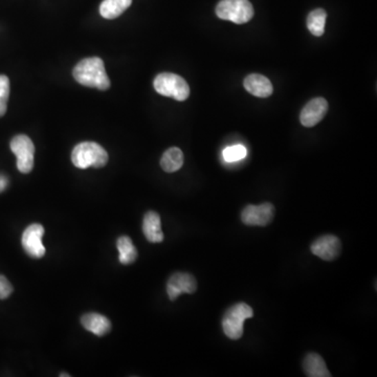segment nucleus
Returning a JSON list of instances; mask_svg holds the SVG:
<instances>
[{
  "label": "nucleus",
  "mask_w": 377,
  "mask_h": 377,
  "mask_svg": "<svg viewBox=\"0 0 377 377\" xmlns=\"http://www.w3.org/2000/svg\"><path fill=\"white\" fill-rule=\"evenodd\" d=\"M244 88L253 96L267 98L273 95V87L271 81L262 75H249L245 78Z\"/></svg>",
  "instance_id": "4468645a"
},
{
  "label": "nucleus",
  "mask_w": 377,
  "mask_h": 377,
  "mask_svg": "<svg viewBox=\"0 0 377 377\" xmlns=\"http://www.w3.org/2000/svg\"><path fill=\"white\" fill-rule=\"evenodd\" d=\"M12 152L17 157V169L21 173H30L34 168L35 146L30 137L24 135H16L10 144Z\"/></svg>",
  "instance_id": "423d86ee"
},
{
  "label": "nucleus",
  "mask_w": 377,
  "mask_h": 377,
  "mask_svg": "<svg viewBox=\"0 0 377 377\" xmlns=\"http://www.w3.org/2000/svg\"><path fill=\"white\" fill-rule=\"evenodd\" d=\"M117 247L119 249V261L123 265L133 264L137 259V251L133 240L128 236H122L117 239Z\"/></svg>",
  "instance_id": "a211bd4d"
},
{
  "label": "nucleus",
  "mask_w": 377,
  "mask_h": 377,
  "mask_svg": "<svg viewBox=\"0 0 377 377\" xmlns=\"http://www.w3.org/2000/svg\"><path fill=\"white\" fill-rule=\"evenodd\" d=\"M184 165V153L177 147H171L163 154L161 167L167 173L178 171Z\"/></svg>",
  "instance_id": "f3484780"
},
{
  "label": "nucleus",
  "mask_w": 377,
  "mask_h": 377,
  "mask_svg": "<svg viewBox=\"0 0 377 377\" xmlns=\"http://www.w3.org/2000/svg\"><path fill=\"white\" fill-rule=\"evenodd\" d=\"M246 148L240 144L229 146L222 151V157L226 163H236V162L242 161L246 157Z\"/></svg>",
  "instance_id": "aec40b11"
},
{
  "label": "nucleus",
  "mask_w": 377,
  "mask_h": 377,
  "mask_svg": "<svg viewBox=\"0 0 377 377\" xmlns=\"http://www.w3.org/2000/svg\"><path fill=\"white\" fill-rule=\"evenodd\" d=\"M154 89L164 97L174 100L186 101L190 96V87L182 77L171 72H163L154 79Z\"/></svg>",
  "instance_id": "20e7f679"
},
{
  "label": "nucleus",
  "mask_w": 377,
  "mask_h": 377,
  "mask_svg": "<svg viewBox=\"0 0 377 377\" xmlns=\"http://www.w3.org/2000/svg\"><path fill=\"white\" fill-rule=\"evenodd\" d=\"M81 324L87 331L98 336H104L111 330V323L103 314L97 312L86 313L81 318Z\"/></svg>",
  "instance_id": "f8f14e48"
},
{
  "label": "nucleus",
  "mask_w": 377,
  "mask_h": 377,
  "mask_svg": "<svg viewBox=\"0 0 377 377\" xmlns=\"http://www.w3.org/2000/svg\"><path fill=\"white\" fill-rule=\"evenodd\" d=\"M216 15L220 19L243 24L253 18L254 8L249 0H222L217 5Z\"/></svg>",
  "instance_id": "39448f33"
},
{
  "label": "nucleus",
  "mask_w": 377,
  "mask_h": 377,
  "mask_svg": "<svg viewBox=\"0 0 377 377\" xmlns=\"http://www.w3.org/2000/svg\"><path fill=\"white\" fill-rule=\"evenodd\" d=\"M75 80L83 86L107 90L110 87V80L105 70L104 62L98 57L83 59L75 66Z\"/></svg>",
  "instance_id": "f257e3e1"
},
{
  "label": "nucleus",
  "mask_w": 377,
  "mask_h": 377,
  "mask_svg": "<svg viewBox=\"0 0 377 377\" xmlns=\"http://www.w3.org/2000/svg\"><path fill=\"white\" fill-rule=\"evenodd\" d=\"M327 13L325 10L317 9L310 12L307 17V28L310 33L317 37H321L325 33V23Z\"/></svg>",
  "instance_id": "6ab92c4d"
},
{
  "label": "nucleus",
  "mask_w": 377,
  "mask_h": 377,
  "mask_svg": "<svg viewBox=\"0 0 377 377\" xmlns=\"http://www.w3.org/2000/svg\"><path fill=\"white\" fill-rule=\"evenodd\" d=\"M133 0H103L100 14L105 19H115L130 7Z\"/></svg>",
  "instance_id": "dca6fc26"
},
{
  "label": "nucleus",
  "mask_w": 377,
  "mask_h": 377,
  "mask_svg": "<svg viewBox=\"0 0 377 377\" xmlns=\"http://www.w3.org/2000/svg\"><path fill=\"white\" fill-rule=\"evenodd\" d=\"M197 291V282L194 276L188 273H175L167 283V293L171 301H175L182 293H194Z\"/></svg>",
  "instance_id": "1a4fd4ad"
},
{
  "label": "nucleus",
  "mask_w": 377,
  "mask_h": 377,
  "mask_svg": "<svg viewBox=\"0 0 377 377\" xmlns=\"http://www.w3.org/2000/svg\"><path fill=\"white\" fill-rule=\"evenodd\" d=\"M8 184H9V180H8L7 176L0 173V193L5 191Z\"/></svg>",
  "instance_id": "5701e85b"
},
{
  "label": "nucleus",
  "mask_w": 377,
  "mask_h": 377,
  "mask_svg": "<svg viewBox=\"0 0 377 377\" xmlns=\"http://www.w3.org/2000/svg\"><path fill=\"white\" fill-rule=\"evenodd\" d=\"M275 206L271 202H264L260 206L249 204L241 212L243 224L251 226H265L273 222Z\"/></svg>",
  "instance_id": "0eeeda50"
},
{
  "label": "nucleus",
  "mask_w": 377,
  "mask_h": 377,
  "mask_svg": "<svg viewBox=\"0 0 377 377\" xmlns=\"http://www.w3.org/2000/svg\"><path fill=\"white\" fill-rule=\"evenodd\" d=\"M10 97V80L7 76L0 75V117L7 113Z\"/></svg>",
  "instance_id": "412c9836"
},
{
  "label": "nucleus",
  "mask_w": 377,
  "mask_h": 377,
  "mask_svg": "<svg viewBox=\"0 0 377 377\" xmlns=\"http://www.w3.org/2000/svg\"><path fill=\"white\" fill-rule=\"evenodd\" d=\"M72 162L79 169L103 168L108 162V153L99 144L83 142L72 150Z\"/></svg>",
  "instance_id": "f03ea898"
},
{
  "label": "nucleus",
  "mask_w": 377,
  "mask_h": 377,
  "mask_svg": "<svg viewBox=\"0 0 377 377\" xmlns=\"http://www.w3.org/2000/svg\"><path fill=\"white\" fill-rule=\"evenodd\" d=\"M13 293V287L11 282L5 277L0 275V299L5 300L9 298Z\"/></svg>",
  "instance_id": "4be33fe9"
},
{
  "label": "nucleus",
  "mask_w": 377,
  "mask_h": 377,
  "mask_svg": "<svg viewBox=\"0 0 377 377\" xmlns=\"http://www.w3.org/2000/svg\"><path fill=\"white\" fill-rule=\"evenodd\" d=\"M304 372L309 377H330L331 373L326 366L325 360L318 354H308L303 360Z\"/></svg>",
  "instance_id": "2eb2a0df"
},
{
  "label": "nucleus",
  "mask_w": 377,
  "mask_h": 377,
  "mask_svg": "<svg viewBox=\"0 0 377 377\" xmlns=\"http://www.w3.org/2000/svg\"><path fill=\"white\" fill-rule=\"evenodd\" d=\"M328 110V102L324 98L312 99L302 109L300 121L305 127H313L325 117Z\"/></svg>",
  "instance_id": "9b49d317"
},
{
  "label": "nucleus",
  "mask_w": 377,
  "mask_h": 377,
  "mask_svg": "<svg viewBox=\"0 0 377 377\" xmlns=\"http://www.w3.org/2000/svg\"><path fill=\"white\" fill-rule=\"evenodd\" d=\"M254 311L245 303H237L231 306L222 318V329L231 340H239L243 336L244 321L251 319Z\"/></svg>",
  "instance_id": "7ed1b4c3"
},
{
  "label": "nucleus",
  "mask_w": 377,
  "mask_h": 377,
  "mask_svg": "<svg viewBox=\"0 0 377 377\" xmlns=\"http://www.w3.org/2000/svg\"><path fill=\"white\" fill-rule=\"evenodd\" d=\"M312 254L325 261H334L340 256L342 243L334 235H324L311 244Z\"/></svg>",
  "instance_id": "9d476101"
},
{
  "label": "nucleus",
  "mask_w": 377,
  "mask_h": 377,
  "mask_svg": "<svg viewBox=\"0 0 377 377\" xmlns=\"http://www.w3.org/2000/svg\"><path fill=\"white\" fill-rule=\"evenodd\" d=\"M44 233L46 231L41 224H33L28 226L22 234V246L26 254L32 258L40 259L46 255V247L42 243Z\"/></svg>",
  "instance_id": "6e6552de"
},
{
  "label": "nucleus",
  "mask_w": 377,
  "mask_h": 377,
  "mask_svg": "<svg viewBox=\"0 0 377 377\" xmlns=\"http://www.w3.org/2000/svg\"><path fill=\"white\" fill-rule=\"evenodd\" d=\"M60 376L61 377H63V376H68H68H70V374H63V373H61Z\"/></svg>",
  "instance_id": "b1692460"
},
{
  "label": "nucleus",
  "mask_w": 377,
  "mask_h": 377,
  "mask_svg": "<svg viewBox=\"0 0 377 377\" xmlns=\"http://www.w3.org/2000/svg\"><path fill=\"white\" fill-rule=\"evenodd\" d=\"M143 232L149 242H163L164 233L162 231L161 216L159 213L153 211L146 213L143 220Z\"/></svg>",
  "instance_id": "ddd939ff"
}]
</instances>
